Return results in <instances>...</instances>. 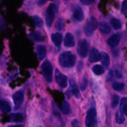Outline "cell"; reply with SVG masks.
<instances>
[{"label": "cell", "mask_w": 127, "mask_h": 127, "mask_svg": "<svg viewBox=\"0 0 127 127\" xmlns=\"http://www.w3.org/2000/svg\"><path fill=\"white\" fill-rule=\"evenodd\" d=\"M113 87V89H114L116 91H121L125 87V84L123 83H114L112 85Z\"/></svg>", "instance_id": "83f0119b"}, {"label": "cell", "mask_w": 127, "mask_h": 127, "mask_svg": "<svg viewBox=\"0 0 127 127\" xmlns=\"http://www.w3.org/2000/svg\"><path fill=\"white\" fill-rule=\"evenodd\" d=\"M73 16L76 21L81 22L84 19V14L82 8L78 6H75L73 7Z\"/></svg>", "instance_id": "30bf717a"}, {"label": "cell", "mask_w": 127, "mask_h": 127, "mask_svg": "<svg viewBox=\"0 0 127 127\" xmlns=\"http://www.w3.org/2000/svg\"><path fill=\"white\" fill-rule=\"evenodd\" d=\"M64 27V20L62 18H59L55 25V27L57 31H61L63 30Z\"/></svg>", "instance_id": "4316f807"}, {"label": "cell", "mask_w": 127, "mask_h": 127, "mask_svg": "<svg viewBox=\"0 0 127 127\" xmlns=\"http://www.w3.org/2000/svg\"><path fill=\"white\" fill-rule=\"evenodd\" d=\"M72 125L73 127H80V122L78 120H73L72 122Z\"/></svg>", "instance_id": "836d02e7"}, {"label": "cell", "mask_w": 127, "mask_h": 127, "mask_svg": "<svg viewBox=\"0 0 127 127\" xmlns=\"http://www.w3.org/2000/svg\"><path fill=\"white\" fill-rule=\"evenodd\" d=\"M69 84L72 94H73L77 99H79V98L80 97V94L78 86H77V85L76 84L75 81L72 79H70Z\"/></svg>", "instance_id": "5bb4252c"}, {"label": "cell", "mask_w": 127, "mask_h": 127, "mask_svg": "<svg viewBox=\"0 0 127 127\" xmlns=\"http://www.w3.org/2000/svg\"><path fill=\"white\" fill-rule=\"evenodd\" d=\"M83 4L90 5L95 1V0H80Z\"/></svg>", "instance_id": "1f68e13d"}, {"label": "cell", "mask_w": 127, "mask_h": 127, "mask_svg": "<svg viewBox=\"0 0 127 127\" xmlns=\"http://www.w3.org/2000/svg\"><path fill=\"white\" fill-rule=\"evenodd\" d=\"M120 109L123 111V114L127 117V98L123 97L121 100Z\"/></svg>", "instance_id": "d4e9b609"}, {"label": "cell", "mask_w": 127, "mask_h": 127, "mask_svg": "<svg viewBox=\"0 0 127 127\" xmlns=\"http://www.w3.org/2000/svg\"><path fill=\"white\" fill-rule=\"evenodd\" d=\"M98 23L97 22V20L95 17H90L88 21H87L86 24L83 27V31L84 33L87 37H90L93 34V32L95 31L96 29L98 27Z\"/></svg>", "instance_id": "3957f363"}, {"label": "cell", "mask_w": 127, "mask_h": 127, "mask_svg": "<svg viewBox=\"0 0 127 127\" xmlns=\"http://www.w3.org/2000/svg\"><path fill=\"white\" fill-rule=\"evenodd\" d=\"M46 0H39L38 2V5L39 6H42L46 2Z\"/></svg>", "instance_id": "74e56055"}, {"label": "cell", "mask_w": 127, "mask_h": 127, "mask_svg": "<svg viewBox=\"0 0 127 127\" xmlns=\"http://www.w3.org/2000/svg\"><path fill=\"white\" fill-rule=\"evenodd\" d=\"M83 63L82 62H80L79 63H78V65H77V69H78V71H81L82 69V68H83Z\"/></svg>", "instance_id": "8d00e7d4"}, {"label": "cell", "mask_w": 127, "mask_h": 127, "mask_svg": "<svg viewBox=\"0 0 127 127\" xmlns=\"http://www.w3.org/2000/svg\"><path fill=\"white\" fill-rule=\"evenodd\" d=\"M57 11H58V7L57 5L54 3L50 4L45 14L46 25L48 27H51L52 26L55 18V15L57 13Z\"/></svg>", "instance_id": "7a4b0ae2"}, {"label": "cell", "mask_w": 127, "mask_h": 127, "mask_svg": "<svg viewBox=\"0 0 127 127\" xmlns=\"http://www.w3.org/2000/svg\"><path fill=\"white\" fill-rule=\"evenodd\" d=\"M101 60V53L98 52V50L95 48H92L89 55L88 61L90 63H95Z\"/></svg>", "instance_id": "8fae6325"}, {"label": "cell", "mask_w": 127, "mask_h": 127, "mask_svg": "<svg viewBox=\"0 0 127 127\" xmlns=\"http://www.w3.org/2000/svg\"><path fill=\"white\" fill-rule=\"evenodd\" d=\"M87 84H88V81L85 78H82V81L80 83V88L81 91H83L86 89L87 87Z\"/></svg>", "instance_id": "f1b7e54d"}, {"label": "cell", "mask_w": 127, "mask_h": 127, "mask_svg": "<svg viewBox=\"0 0 127 127\" xmlns=\"http://www.w3.org/2000/svg\"><path fill=\"white\" fill-rule=\"evenodd\" d=\"M110 24L111 25H112V27L116 30L120 29L122 28V25L120 21L118 20V19L112 18V19L110 20Z\"/></svg>", "instance_id": "cb8c5ba5"}, {"label": "cell", "mask_w": 127, "mask_h": 127, "mask_svg": "<svg viewBox=\"0 0 127 127\" xmlns=\"http://www.w3.org/2000/svg\"><path fill=\"white\" fill-rule=\"evenodd\" d=\"M0 110L2 112H10L11 110V105L6 100H0Z\"/></svg>", "instance_id": "d6986e66"}, {"label": "cell", "mask_w": 127, "mask_h": 127, "mask_svg": "<svg viewBox=\"0 0 127 127\" xmlns=\"http://www.w3.org/2000/svg\"><path fill=\"white\" fill-rule=\"evenodd\" d=\"M98 29L100 32L103 34H108L111 32V28L109 25L106 22H100L98 24Z\"/></svg>", "instance_id": "2e32d148"}, {"label": "cell", "mask_w": 127, "mask_h": 127, "mask_svg": "<svg viewBox=\"0 0 127 127\" xmlns=\"http://www.w3.org/2000/svg\"><path fill=\"white\" fill-rule=\"evenodd\" d=\"M55 79L57 84L62 88L67 86V78L65 75L62 74L58 69H56L55 73Z\"/></svg>", "instance_id": "52a82bcc"}, {"label": "cell", "mask_w": 127, "mask_h": 127, "mask_svg": "<svg viewBox=\"0 0 127 127\" xmlns=\"http://www.w3.org/2000/svg\"><path fill=\"white\" fill-rule=\"evenodd\" d=\"M122 12L123 14L127 13V0L123 1L122 6Z\"/></svg>", "instance_id": "4dcf8cb0"}, {"label": "cell", "mask_w": 127, "mask_h": 127, "mask_svg": "<svg viewBox=\"0 0 127 127\" xmlns=\"http://www.w3.org/2000/svg\"><path fill=\"white\" fill-rule=\"evenodd\" d=\"M29 37L31 38L32 40L36 42H40L43 41V37L41 35L40 32H37V31H34V32H31L29 34Z\"/></svg>", "instance_id": "e0dca14e"}, {"label": "cell", "mask_w": 127, "mask_h": 127, "mask_svg": "<svg viewBox=\"0 0 127 127\" xmlns=\"http://www.w3.org/2000/svg\"><path fill=\"white\" fill-rule=\"evenodd\" d=\"M10 119H11V121L13 122H21L23 120V115L20 113L12 114L10 115Z\"/></svg>", "instance_id": "7402d4cb"}, {"label": "cell", "mask_w": 127, "mask_h": 127, "mask_svg": "<svg viewBox=\"0 0 127 127\" xmlns=\"http://www.w3.org/2000/svg\"><path fill=\"white\" fill-rule=\"evenodd\" d=\"M41 69H42L43 76L44 77L46 81L48 83H51L52 81V66L51 62L46 60L41 65Z\"/></svg>", "instance_id": "277c9868"}, {"label": "cell", "mask_w": 127, "mask_h": 127, "mask_svg": "<svg viewBox=\"0 0 127 127\" xmlns=\"http://www.w3.org/2000/svg\"><path fill=\"white\" fill-rule=\"evenodd\" d=\"M77 53L82 58H85L88 53L89 44L86 39H83L79 42L77 47Z\"/></svg>", "instance_id": "8992f818"}, {"label": "cell", "mask_w": 127, "mask_h": 127, "mask_svg": "<svg viewBox=\"0 0 127 127\" xmlns=\"http://www.w3.org/2000/svg\"><path fill=\"white\" fill-rule=\"evenodd\" d=\"M36 54L39 60L42 61L46 57V48L44 46L39 45L36 47Z\"/></svg>", "instance_id": "4fadbf2b"}, {"label": "cell", "mask_w": 127, "mask_h": 127, "mask_svg": "<svg viewBox=\"0 0 127 127\" xmlns=\"http://www.w3.org/2000/svg\"><path fill=\"white\" fill-rule=\"evenodd\" d=\"M76 62V57L70 51H65L60 55L59 63L63 68H72Z\"/></svg>", "instance_id": "6da1fadb"}, {"label": "cell", "mask_w": 127, "mask_h": 127, "mask_svg": "<svg viewBox=\"0 0 127 127\" xmlns=\"http://www.w3.org/2000/svg\"><path fill=\"white\" fill-rule=\"evenodd\" d=\"M92 71L96 75H102L105 73V69L102 66L99 64H95L92 67Z\"/></svg>", "instance_id": "603a6c76"}, {"label": "cell", "mask_w": 127, "mask_h": 127, "mask_svg": "<svg viewBox=\"0 0 127 127\" xmlns=\"http://www.w3.org/2000/svg\"><path fill=\"white\" fill-rule=\"evenodd\" d=\"M85 125L88 127L97 126V110L95 108H91L87 112L85 118Z\"/></svg>", "instance_id": "5b68a950"}, {"label": "cell", "mask_w": 127, "mask_h": 127, "mask_svg": "<svg viewBox=\"0 0 127 127\" xmlns=\"http://www.w3.org/2000/svg\"><path fill=\"white\" fill-rule=\"evenodd\" d=\"M114 74H115V76L116 78H122V74L120 73L119 71L115 70V71Z\"/></svg>", "instance_id": "d590c367"}, {"label": "cell", "mask_w": 127, "mask_h": 127, "mask_svg": "<svg viewBox=\"0 0 127 127\" xmlns=\"http://www.w3.org/2000/svg\"><path fill=\"white\" fill-rule=\"evenodd\" d=\"M119 100H120V97L117 94H115L113 95V102H112V107L113 108H115L118 105V102H119Z\"/></svg>", "instance_id": "f546056e"}, {"label": "cell", "mask_w": 127, "mask_h": 127, "mask_svg": "<svg viewBox=\"0 0 127 127\" xmlns=\"http://www.w3.org/2000/svg\"><path fill=\"white\" fill-rule=\"evenodd\" d=\"M32 19H33L34 24V25L36 27H42L43 26V21H42V19L40 17L37 16H34L32 17Z\"/></svg>", "instance_id": "484cf974"}, {"label": "cell", "mask_w": 127, "mask_h": 127, "mask_svg": "<svg viewBox=\"0 0 127 127\" xmlns=\"http://www.w3.org/2000/svg\"><path fill=\"white\" fill-rule=\"evenodd\" d=\"M62 38H63L62 35L61 33H59V32L53 33L51 35V40H52V42L57 47H59V46H60L61 45L62 42Z\"/></svg>", "instance_id": "9a60e30c"}, {"label": "cell", "mask_w": 127, "mask_h": 127, "mask_svg": "<svg viewBox=\"0 0 127 127\" xmlns=\"http://www.w3.org/2000/svg\"><path fill=\"white\" fill-rule=\"evenodd\" d=\"M101 62H102V65L105 68H108L110 65V57L107 53L105 52H102L101 53Z\"/></svg>", "instance_id": "ac0fdd59"}, {"label": "cell", "mask_w": 127, "mask_h": 127, "mask_svg": "<svg viewBox=\"0 0 127 127\" xmlns=\"http://www.w3.org/2000/svg\"><path fill=\"white\" fill-rule=\"evenodd\" d=\"M12 100L16 106H20L24 100V93L22 90L16 92L12 95Z\"/></svg>", "instance_id": "9c48e42d"}, {"label": "cell", "mask_w": 127, "mask_h": 127, "mask_svg": "<svg viewBox=\"0 0 127 127\" xmlns=\"http://www.w3.org/2000/svg\"><path fill=\"white\" fill-rule=\"evenodd\" d=\"M115 120L116 122L118 124H122L125 121L124 114L122 109L120 108L115 114Z\"/></svg>", "instance_id": "44dd1931"}, {"label": "cell", "mask_w": 127, "mask_h": 127, "mask_svg": "<svg viewBox=\"0 0 127 127\" xmlns=\"http://www.w3.org/2000/svg\"><path fill=\"white\" fill-rule=\"evenodd\" d=\"M52 111H53V114L55 115H59V112L58 110H57V105L52 102Z\"/></svg>", "instance_id": "d6a6232c"}, {"label": "cell", "mask_w": 127, "mask_h": 127, "mask_svg": "<svg viewBox=\"0 0 127 127\" xmlns=\"http://www.w3.org/2000/svg\"><path fill=\"white\" fill-rule=\"evenodd\" d=\"M65 1H68V0H65Z\"/></svg>", "instance_id": "f35d334b"}, {"label": "cell", "mask_w": 127, "mask_h": 127, "mask_svg": "<svg viewBox=\"0 0 127 127\" xmlns=\"http://www.w3.org/2000/svg\"><path fill=\"white\" fill-rule=\"evenodd\" d=\"M121 40V35L120 33H116L112 35L107 40L108 45L112 48H115L119 44Z\"/></svg>", "instance_id": "ba28073f"}, {"label": "cell", "mask_w": 127, "mask_h": 127, "mask_svg": "<svg viewBox=\"0 0 127 127\" xmlns=\"http://www.w3.org/2000/svg\"><path fill=\"white\" fill-rule=\"evenodd\" d=\"M113 77V72L112 70H110L109 73L108 74V79L109 81H111L112 80V78Z\"/></svg>", "instance_id": "e575fe53"}, {"label": "cell", "mask_w": 127, "mask_h": 127, "mask_svg": "<svg viewBox=\"0 0 127 127\" xmlns=\"http://www.w3.org/2000/svg\"><path fill=\"white\" fill-rule=\"evenodd\" d=\"M61 110L65 115H69L71 113V109L70 105L66 100H64L61 107Z\"/></svg>", "instance_id": "ffe728a7"}, {"label": "cell", "mask_w": 127, "mask_h": 127, "mask_svg": "<svg viewBox=\"0 0 127 127\" xmlns=\"http://www.w3.org/2000/svg\"><path fill=\"white\" fill-rule=\"evenodd\" d=\"M64 45L67 47H74L75 45V40L72 33L69 32L66 33L64 40Z\"/></svg>", "instance_id": "7c38bea8"}]
</instances>
